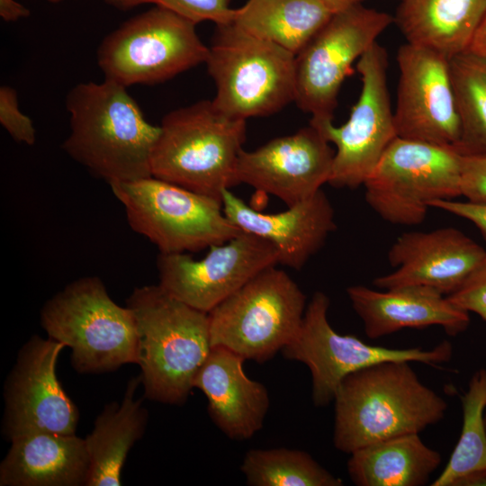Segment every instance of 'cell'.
Wrapping results in <instances>:
<instances>
[{"label": "cell", "mask_w": 486, "mask_h": 486, "mask_svg": "<svg viewBox=\"0 0 486 486\" xmlns=\"http://www.w3.org/2000/svg\"><path fill=\"white\" fill-rule=\"evenodd\" d=\"M65 104L70 132L62 148L72 159L108 184L152 176L160 128L146 120L127 87L106 79L82 82Z\"/></svg>", "instance_id": "cell-1"}, {"label": "cell", "mask_w": 486, "mask_h": 486, "mask_svg": "<svg viewBox=\"0 0 486 486\" xmlns=\"http://www.w3.org/2000/svg\"><path fill=\"white\" fill-rule=\"evenodd\" d=\"M407 361L373 364L346 376L334 397V446L346 454L391 437L419 434L445 418L446 400Z\"/></svg>", "instance_id": "cell-2"}, {"label": "cell", "mask_w": 486, "mask_h": 486, "mask_svg": "<svg viewBox=\"0 0 486 486\" xmlns=\"http://www.w3.org/2000/svg\"><path fill=\"white\" fill-rule=\"evenodd\" d=\"M135 320L137 362L144 396L185 402L211 349L208 313L173 297L159 284L137 287L126 305Z\"/></svg>", "instance_id": "cell-3"}, {"label": "cell", "mask_w": 486, "mask_h": 486, "mask_svg": "<svg viewBox=\"0 0 486 486\" xmlns=\"http://www.w3.org/2000/svg\"><path fill=\"white\" fill-rule=\"evenodd\" d=\"M159 128L152 176L220 202L225 190L238 184L246 120L229 117L212 100H201L167 112Z\"/></svg>", "instance_id": "cell-4"}, {"label": "cell", "mask_w": 486, "mask_h": 486, "mask_svg": "<svg viewBox=\"0 0 486 486\" xmlns=\"http://www.w3.org/2000/svg\"><path fill=\"white\" fill-rule=\"evenodd\" d=\"M205 64L216 86L212 101L229 117L268 116L295 100V55L233 22L216 25Z\"/></svg>", "instance_id": "cell-5"}, {"label": "cell", "mask_w": 486, "mask_h": 486, "mask_svg": "<svg viewBox=\"0 0 486 486\" xmlns=\"http://www.w3.org/2000/svg\"><path fill=\"white\" fill-rule=\"evenodd\" d=\"M49 338L71 348L79 373L113 371L137 362V329L132 312L116 304L97 276L72 281L40 310Z\"/></svg>", "instance_id": "cell-6"}, {"label": "cell", "mask_w": 486, "mask_h": 486, "mask_svg": "<svg viewBox=\"0 0 486 486\" xmlns=\"http://www.w3.org/2000/svg\"><path fill=\"white\" fill-rule=\"evenodd\" d=\"M306 307L305 294L289 274L268 267L208 313L212 347L264 363L293 339Z\"/></svg>", "instance_id": "cell-7"}, {"label": "cell", "mask_w": 486, "mask_h": 486, "mask_svg": "<svg viewBox=\"0 0 486 486\" xmlns=\"http://www.w3.org/2000/svg\"><path fill=\"white\" fill-rule=\"evenodd\" d=\"M128 223L160 253L197 252L242 230L224 214L220 201L149 176L109 184Z\"/></svg>", "instance_id": "cell-8"}, {"label": "cell", "mask_w": 486, "mask_h": 486, "mask_svg": "<svg viewBox=\"0 0 486 486\" xmlns=\"http://www.w3.org/2000/svg\"><path fill=\"white\" fill-rule=\"evenodd\" d=\"M207 56L196 23L156 5L107 34L96 51L104 79L125 87L164 83Z\"/></svg>", "instance_id": "cell-9"}, {"label": "cell", "mask_w": 486, "mask_h": 486, "mask_svg": "<svg viewBox=\"0 0 486 486\" xmlns=\"http://www.w3.org/2000/svg\"><path fill=\"white\" fill-rule=\"evenodd\" d=\"M461 174L453 147L396 137L365 179L364 198L387 222L418 225L431 202L462 195Z\"/></svg>", "instance_id": "cell-10"}, {"label": "cell", "mask_w": 486, "mask_h": 486, "mask_svg": "<svg viewBox=\"0 0 486 486\" xmlns=\"http://www.w3.org/2000/svg\"><path fill=\"white\" fill-rule=\"evenodd\" d=\"M329 299L322 292L313 293L302 325L283 356L303 363L311 374V398L317 407L334 400L341 381L348 374L389 361L418 362L439 366L451 360L453 346L444 340L431 349L389 348L373 346L351 335L338 334L328 320Z\"/></svg>", "instance_id": "cell-11"}, {"label": "cell", "mask_w": 486, "mask_h": 486, "mask_svg": "<svg viewBox=\"0 0 486 486\" xmlns=\"http://www.w3.org/2000/svg\"><path fill=\"white\" fill-rule=\"evenodd\" d=\"M394 22L386 12L352 5L333 14L295 56V100L312 120H333L340 87L352 65Z\"/></svg>", "instance_id": "cell-12"}, {"label": "cell", "mask_w": 486, "mask_h": 486, "mask_svg": "<svg viewBox=\"0 0 486 486\" xmlns=\"http://www.w3.org/2000/svg\"><path fill=\"white\" fill-rule=\"evenodd\" d=\"M362 88L348 120L335 126L332 120H312L336 147L328 183L337 188L363 185L379 159L397 137L388 88V54L377 41L357 60Z\"/></svg>", "instance_id": "cell-13"}, {"label": "cell", "mask_w": 486, "mask_h": 486, "mask_svg": "<svg viewBox=\"0 0 486 486\" xmlns=\"http://www.w3.org/2000/svg\"><path fill=\"white\" fill-rule=\"evenodd\" d=\"M278 265V253L267 240L247 232L212 245L194 260L186 253H159V285L185 304L209 313L265 269Z\"/></svg>", "instance_id": "cell-14"}, {"label": "cell", "mask_w": 486, "mask_h": 486, "mask_svg": "<svg viewBox=\"0 0 486 486\" xmlns=\"http://www.w3.org/2000/svg\"><path fill=\"white\" fill-rule=\"evenodd\" d=\"M66 346L32 336L19 350L4 385L3 433L10 441L32 432L76 434L79 412L56 374Z\"/></svg>", "instance_id": "cell-15"}, {"label": "cell", "mask_w": 486, "mask_h": 486, "mask_svg": "<svg viewBox=\"0 0 486 486\" xmlns=\"http://www.w3.org/2000/svg\"><path fill=\"white\" fill-rule=\"evenodd\" d=\"M399 84L394 122L397 137L454 147L460 137L449 58L409 42L397 52Z\"/></svg>", "instance_id": "cell-16"}, {"label": "cell", "mask_w": 486, "mask_h": 486, "mask_svg": "<svg viewBox=\"0 0 486 486\" xmlns=\"http://www.w3.org/2000/svg\"><path fill=\"white\" fill-rule=\"evenodd\" d=\"M334 156L335 149L320 130L309 123L254 150L242 149L237 180L291 206L313 196L328 183Z\"/></svg>", "instance_id": "cell-17"}, {"label": "cell", "mask_w": 486, "mask_h": 486, "mask_svg": "<svg viewBox=\"0 0 486 486\" xmlns=\"http://www.w3.org/2000/svg\"><path fill=\"white\" fill-rule=\"evenodd\" d=\"M485 254L482 247L455 228L405 232L388 252L396 270L376 277L373 284L382 290L423 286L448 296L460 288Z\"/></svg>", "instance_id": "cell-18"}, {"label": "cell", "mask_w": 486, "mask_h": 486, "mask_svg": "<svg viewBox=\"0 0 486 486\" xmlns=\"http://www.w3.org/2000/svg\"><path fill=\"white\" fill-rule=\"evenodd\" d=\"M221 203L233 225L270 242L277 250L278 264L296 270L304 266L336 230L334 209L322 190L276 213L252 208L230 189L222 193Z\"/></svg>", "instance_id": "cell-19"}, {"label": "cell", "mask_w": 486, "mask_h": 486, "mask_svg": "<svg viewBox=\"0 0 486 486\" xmlns=\"http://www.w3.org/2000/svg\"><path fill=\"white\" fill-rule=\"evenodd\" d=\"M346 294L363 321L365 335L379 338L403 328L440 326L454 337L470 324L469 312L438 292L423 286L377 291L364 285L346 288Z\"/></svg>", "instance_id": "cell-20"}, {"label": "cell", "mask_w": 486, "mask_h": 486, "mask_svg": "<svg viewBox=\"0 0 486 486\" xmlns=\"http://www.w3.org/2000/svg\"><path fill=\"white\" fill-rule=\"evenodd\" d=\"M244 361L228 348L212 346L193 382L207 398L212 420L232 440L258 432L270 405L266 386L247 376Z\"/></svg>", "instance_id": "cell-21"}, {"label": "cell", "mask_w": 486, "mask_h": 486, "mask_svg": "<svg viewBox=\"0 0 486 486\" xmlns=\"http://www.w3.org/2000/svg\"><path fill=\"white\" fill-rule=\"evenodd\" d=\"M89 471L85 438L32 432L11 440L0 464V485L86 486Z\"/></svg>", "instance_id": "cell-22"}, {"label": "cell", "mask_w": 486, "mask_h": 486, "mask_svg": "<svg viewBox=\"0 0 486 486\" xmlns=\"http://www.w3.org/2000/svg\"><path fill=\"white\" fill-rule=\"evenodd\" d=\"M486 16V0H400L394 22L407 42L447 58L466 50Z\"/></svg>", "instance_id": "cell-23"}, {"label": "cell", "mask_w": 486, "mask_h": 486, "mask_svg": "<svg viewBox=\"0 0 486 486\" xmlns=\"http://www.w3.org/2000/svg\"><path fill=\"white\" fill-rule=\"evenodd\" d=\"M141 376L131 378L121 403L106 404L85 438L90 471L86 486H120L121 473L130 449L139 440L148 421L142 399H135Z\"/></svg>", "instance_id": "cell-24"}, {"label": "cell", "mask_w": 486, "mask_h": 486, "mask_svg": "<svg viewBox=\"0 0 486 486\" xmlns=\"http://www.w3.org/2000/svg\"><path fill=\"white\" fill-rule=\"evenodd\" d=\"M441 461V454L428 446L419 434H408L354 451L347 472L357 486H423Z\"/></svg>", "instance_id": "cell-25"}, {"label": "cell", "mask_w": 486, "mask_h": 486, "mask_svg": "<svg viewBox=\"0 0 486 486\" xmlns=\"http://www.w3.org/2000/svg\"><path fill=\"white\" fill-rule=\"evenodd\" d=\"M333 14L320 0H248L232 22L296 56Z\"/></svg>", "instance_id": "cell-26"}, {"label": "cell", "mask_w": 486, "mask_h": 486, "mask_svg": "<svg viewBox=\"0 0 486 486\" xmlns=\"http://www.w3.org/2000/svg\"><path fill=\"white\" fill-rule=\"evenodd\" d=\"M449 72L460 123L453 148L461 156H486V56L466 50L449 58Z\"/></svg>", "instance_id": "cell-27"}, {"label": "cell", "mask_w": 486, "mask_h": 486, "mask_svg": "<svg viewBox=\"0 0 486 486\" xmlns=\"http://www.w3.org/2000/svg\"><path fill=\"white\" fill-rule=\"evenodd\" d=\"M463 425L447 464L432 486H457L464 477L486 471V368L477 370L461 396Z\"/></svg>", "instance_id": "cell-28"}, {"label": "cell", "mask_w": 486, "mask_h": 486, "mask_svg": "<svg viewBox=\"0 0 486 486\" xmlns=\"http://www.w3.org/2000/svg\"><path fill=\"white\" fill-rule=\"evenodd\" d=\"M253 486H342L310 454L295 449H251L240 467Z\"/></svg>", "instance_id": "cell-29"}, {"label": "cell", "mask_w": 486, "mask_h": 486, "mask_svg": "<svg viewBox=\"0 0 486 486\" xmlns=\"http://www.w3.org/2000/svg\"><path fill=\"white\" fill-rule=\"evenodd\" d=\"M119 11H129L146 4H153L170 10L176 14L199 23L210 21L216 25L231 23L235 9L230 7V0H104Z\"/></svg>", "instance_id": "cell-30"}, {"label": "cell", "mask_w": 486, "mask_h": 486, "mask_svg": "<svg viewBox=\"0 0 486 486\" xmlns=\"http://www.w3.org/2000/svg\"><path fill=\"white\" fill-rule=\"evenodd\" d=\"M0 123L16 142L34 145L36 130L33 122L21 111L17 91L9 86L0 87Z\"/></svg>", "instance_id": "cell-31"}, {"label": "cell", "mask_w": 486, "mask_h": 486, "mask_svg": "<svg viewBox=\"0 0 486 486\" xmlns=\"http://www.w3.org/2000/svg\"><path fill=\"white\" fill-rule=\"evenodd\" d=\"M446 297L457 307L476 313L486 322V254L460 288Z\"/></svg>", "instance_id": "cell-32"}, {"label": "cell", "mask_w": 486, "mask_h": 486, "mask_svg": "<svg viewBox=\"0 0 486 486\" xmlns=\"http://www.w3.org/2000/svg\"><path fill=\"white\" fill-rule=\"evenodd\" d=\"M461 194L468 201L486 202V156H462Z\"/></svg>", "instance_id": "cell-33"}, {"label": "cell", "mask_w": 486, "mask_h": 486, "mask_svg": "<svg viewBox=\"0 0 486 486\" xmlns=\"http://www.w3.org/2000/svg\"><path fill=\"white\" fill-rule=\"evenodd\" d=\"M429 207L437 208L473 223L486 240V202H459L453 199L436 200Z\"/></svg>", "instance_id": "cell-34"}, {"label": "cell", "mask_w": 486, "mask_h": 486, "mask_svg": "<svg viewBox=\"0 0 486 486\" xmlns=\"http://www.w3.org/2000/svg\"><path fill=\"white\" fill-rule=\"evenodd\" d=\"M30 15V9L16 0H0V16L4 22H16Z\"/></svg>", "instance_id": "cell-35"}, {"label": "cell", "mask_w": 486, "mask_h": 486, "mask_svg": "<svg viewBox=\"0 0 486 486\" xmlns=\"http://www.w3.org/2000/svg\"><path fill=\"white\" fill-rule=\"evenodd\" d=\"M470 50L486 56V16L471 44Z\"/></svg>", "instance_id": "cell-36"}, {"label": "cell", "mask_w": 486, "mask_h": 486, "mask_svg": "<svg viewBox=\"0 0 486 486\" xmlns=\"http://www.w3.org/2000/svg\"><path fill=\"white\" fill-rule=\"evenodd\" d=\"M327 5L334 14L352 5L363 4L366 0H320Z\"/></svg>", "instance_id": "cell-37"}, {"label": "cell", "mask_w": 486, "mask_h": 486, "mask_svg": "<svg viewBox=\"0 0 486 486\" xmlns=\"http://www.w3.org/2000/svg\"><path fill=\"white\" fill-rule=\"evenodd\" d=\"M44 1L49 2L50 4H58L65 0H44Z\"/></svg>", "instance_id": "cell-38"}, {"label": "cell", "mask_w": 486, "mask_h": 486, "mask_svg": "<svg viewBox=\"0 0 486 486\" xmlns=\"http://www.w3.org/2000/svg\"><path fill=\"white\" fill-rule=\"evenodd\" d=\"M484 423H485V428H486V409H485V411H484Z\"/></svg>", "instance_id": "cell-39"}]
</instances>
